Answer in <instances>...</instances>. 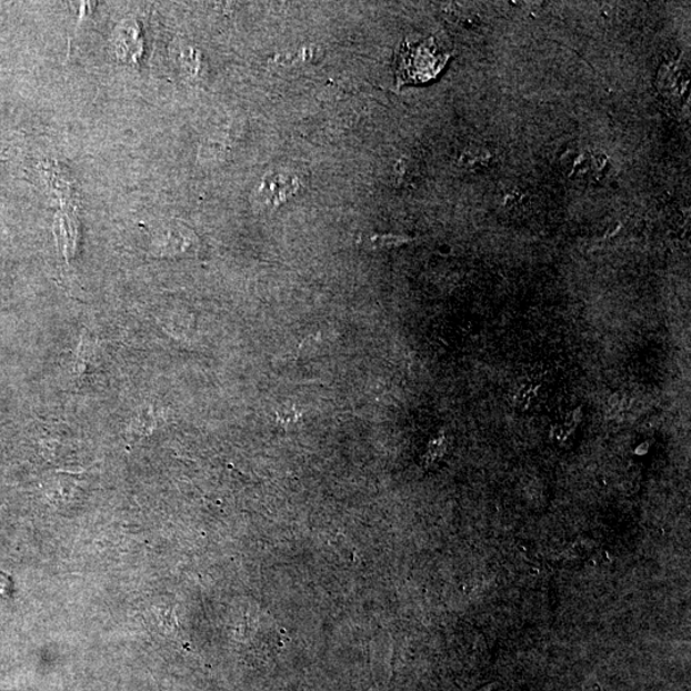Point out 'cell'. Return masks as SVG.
<instances>
[{"label":"cell","mask_w":691,"mask_h":691,"mask_svg":"<svg viewBox=\"0 0 691 691\" xmlns=\"http://www.w3.org/2000/svg\"><path fill=\"white\" fill-rule=\"evenodd\" d=\"M450 56L442 52L433 39L421 43H403L393 62L398 86H414L437 78L442 72Z\"/></svg>","instance_id":"6da1fadb"},{"label":"cell","mask_w":691,"mask_h":691,"mask_svg":"<svg viewBox=\"0 0 691 691\" xmlns=\"http://www.w3.org/2000/svg\"><path fill=\"white\" fill-rule=\"evenodd\" d=\"M403 241L407 240L398 238V236H374V238L370 240L377 248L398 247Z\"/></svg>","instance_id":"7a4b0ae2"}]
</instances>
